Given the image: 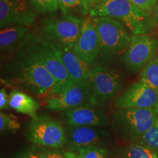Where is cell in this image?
Returning <instances> with one entry per match:
<instances>
[{
  "label": "cell",
  "instance_id": "ffe728a7",
  "mask_svg": "<svg viewBox=\"0 0 158 158\" xmlns=\"http://www.w3.org/2000/svg\"><path fill=\"white\" fill-rule=\"evenodd\" d=\"M63 15H72L85 19L89 15L91 7L86 0H58Z\"/></svg>",
  "mask_w": 158,
  "mask_h": 158
},
{
  "label": "cell",
  "instance_id": "4fadbf2b",
  "mask_svg": "<svg viewBox=\"0 0 158 158\" xmlns=\"http://www.w3.org/2000/svg\"><path fill=\"white\" fill-rule=\"evenodd\" d=\"M158 100V91L140 81L134 82L114 100V108H154Z\"/></svg>",
  "mask_w": 158,
  "mask_h": 158
},
{
  "label": "cell",
  "instance_id": "484cf974",
  "mask_svg": "<svg viewBox=\"0 0 158 158\" xmlns=\"http://www.w3.org/2000/svg\"><path fill=\"white\" fill-rule=\"evenodd\" d=\"M129 1L149 15L153 13L157 2V0H129Z\"/></svg>",
  "mask_w": 158,
  "mask_h": 158
},
{
  "label": "cell",
  "instance_id": "ba28073f",
  "mask_svg": "<svg viewBox=\"0 0 158 158\" xmlns=\"http://www.w3.org/2000/svg\"><path fill=\"white\" fill-rule=\"evenodd\" d=\"M91 86L90 104L102 107L121 93L123 81L116 71L94 65L89 77Z\"/></svg>",
  "mask_w": 158,
  "mask_h": 158
},
{
  "label": "cell",
  "instance_id": "603a6c76",
  "mask_svg": "<svg viewBox=\"0 0 158 158\" xmlns=\"http://www.w3.org/2000/svg\"><path fill=\"white\" fill-rule=\"evenodd\" d=\"M30 5L40 14H52L59 9L58 0H28Z\"/></svg>",
  "mask_w": 158,
  "mask_h": 158
},
{
  "label": "cell",
  "instance_id": "5bb4252c",
  "mask_svg": "<svg viewBox=\"0 0 158 158\" xmlns=\"http://www.w3.org/2000/svg\"><path fill=\"white\" fill-rule=\"evenodd\" d=\"M36 11L27 0H0V27H31L36 21Z\"/></svg>",
  "mask_w": 158,
  "mask_h": 158
},
{
  "label": "cell",
  "instance_id": "f546056e",
  "mask_svg": "<svg viewBox=\"0 0 158 158\" xmlns=\"http://www.w3.org/2000/svg\"><path fill=\"white\" fill-rule=\"evenodd\" d=\"M86 2H87L88 5H89V7L92 8V7H94V5H98V3L101 2L102 0H86Z\"/></svg>",
  "mask_w": 158,
  "mask_h": 158
},
{
  "label": "cell",
  "instance_id": "30bf717a",
  "mask_svg": "<svg viewBox=\"0 0 158 158\" xmlns=\"http://www.w3.org/2000/svg\"><path fill=\"white\" fill-rule=\"evenodd\" d=\"M68 150L77 152L81 148L97 147L107 148L113 143L110 133L102 127H71L66 128Z\"/></svg>",
  "mask_w": 158,
  "mask_h": 158
},
{
  "label": "cell",
  "instance_id": "3957f363",
  "mask_svg": "<svg viewBox=\"0 0 158 158\" xmlns=\"http://www.w3.org/2000/svg\"><path fill=\"white\" fill-rule=\"evenodd\" d=\"M158 114L155 108H114L110 122L116 137L126 143L138 142L155 124Z\"/></svg>",
  "mask_w": 158,
  "mask_h": 158
},
{
  "label": "cell",
  "instance_id": "8fae6325",
  "mask_svg": "<svg viewBox=\"0 0 158 158\" xmlns=\"http://www.w3.org/2000/svg\"><path fill=\"white\" fill-rule=\"evenodd\" d=\"M89 79L76 83L61 93L45 99V108L50 110L62 112L70 108L90 103Z\"/></svg>",
  "mask_w": 158,
  "mask_h": 158
},
{
  "label": "cell",
  "instance_id": "9a60e30c",
  "mask_svg": "<svg viewBox=\"0 0 158 158\" xmlns=\"http://www.w3.org/2000/svg\"><path fill=\"white\" fill-rule=\"evenodd\" d=\"M78 56L86 62L94 64L100 53L98 29L92 17L85 18L78 40L73 48Z\"/></svg>",
  "mask_w": 158,
  "mask_h": 158
},
{
  "label": "cell",
  "instance_id": "e0dca14e",
  "mask_svg": "<svg viewBox=\"0 0 158 158\" xmlns=\"http://www.w3.org/2000/svg\"><path fill=\"white\" fill-rule=\"evenodd\" d=\"M30 31L28 27L14 25L4 27L0 32V48L2 51H13L22 43Z\"/></svg>",
  "mask_w": 158,
  "mask_h": 158
},
{
  "label": "cell",
  "instance_id": "f1b7e54d",
  "mask_svg": "<svg viewBox=\"0 0 158 158\" xmlns=\"http://www.w3.org/2000/svg\"><path fill=\"white\" fill-rule=\"evenodd\" d=\"M153 19L154 21H155V28H157L158 29V1L157 2V5H156L155 10L153 11Z\"/></svg>",
  "mask_w": 158,
  "mask_h": 158
},
{
  "label": "cell",
  "instance_id": "d6a6232c",
  "mask_svg": "<svg viewBox=\"0 0 158 158\" xmlns=\"http://www.w3.org/2000/svg\"><path fill=\"white\" fill-rule=\"evenodd\" d=\"M110 158H127V157H118V156H117V157H110Z\"/></svg>",
  "mask_w": 158,
  "mask_h": 158
},
{
  "label": "cell",
  "instance_id": "1f68e13d",
  "mask_svg": "<svg viewBox=\"0 0 158 158\" xmlns=\"http://www.w3.org/2000/svg\"><path fill=\"white\" fill-rule=\"evenodd\" d=\"M155 108L156 110H157V113H158V100H157V103H156V105H155Z\"/></svg>",
  "mask_w": 158,
  "mask_h": 158
},
{
  "label": "cell",
  "instance_id": "cb8c5ba5",
  "mask_svg": "<svg viewBox=\"0 0 158 158\" xmlns=\"http://www.w3.org/2000/svg\"><path fill=\"white\" fill-rule=\"evenodd\" d=\"M20 127L19 121L15 115L0 112V131L2 134L17 131L20 129Z\"/></svg>",
  "mask_w": 158,
  "mask_h": 158
},
{
  "label": "cell",
  "instance_id": "277c9868",
  "mask_svg": "<svg viewBox=\"0 0 158 158\" xmlns=\"http://www.w3.org/2000/svg\"><path fill=\"white\" fill-rule=\"evenodd\" d=\"M22 44L54 78L56 86L54 95L61 93L72 86L68 71L59 59L54 44L50 40L43 35L30 32Z\"/></svg>",
  "mask_w": 158,
  "mask_h": 158
},
{
  "label": "cell",
  "instance_id": "836d02e7",
  "mask_svg": "<svg viewBox=\"0 0 158 158\" xmlns=\"http://www.w3.org/2000/svg\"><path fill=\"white\" fill-rule=\"evenodd\" d=\"M157 1H158V0H157Z\"/></svg>",
  "mask_w": 158,
  "mask_h": 158
},
{
  "label": "cell",
  "instance_id": "ac0fdd59",
  "mask_svg": "<svg viewBox=\"0 0 158 158\" xmlns=\"http://www.w3.org/2000/svg\"><path fill=\"white\" fill-rule=\"evenodd\" d=\"M10 107L18 113L35 118L37 116V112L40 108V104L29 94L19 89H13L9 94Z\"/></svg>",
  "mask_w": 158,
  "mask_h": 158
},
{
  "label": "cell",
  "instance_id": "4316f807",
  "mask_svg": "<svg viewBox=\"0 0 158 158\" xmlns=\"http://www.w3.org/2000/svg\"><path fill=\"white\" fill-rule=\"evenodd\" d=\"M10 107V96L5 88L0 89V109L2 111L8 109Z\"/></svg>",
  "mask_w": 158,
  "mask_h": 158
},
{
  "label": "cell",
  "instance_id": "7a4b0ae2",
  "mask_svg": "<svg viewBox=\"0 0 158 158\" xmlns=\"http://www.w3.org/2000/svg\"><path fill=\"white\" fill-rule=\"evenodd\" d=\"M89 16L116 20L122 23L132 35H149L155 29L153 17L129 0H102L90 9Z\"/></svg>",
  "mask_w": 158,
  "mask_h": 158
},
{
  "label": "cell",
  "instance_id": "2e32d148",
  "mask_svg": "<svg viewBox=\"0 0 158 158\" xmlns=\"http://www.w3.org/2000/svg\"><path fill=\"white\" fill-rule=\"evenodd\" d=\"M53 44L59 59L70 76L71 84L73 85L76 83L87 80L94 64L80 58L72 49L54 43Z\"/></svg>",
  "mask_w": 158,
  "mask_h": 158
},
{
  "label": "cell",
  "instance_id": "83f0119b",
  "mask_svg": "<svg viewBox=\"0 0 158 158\" xmlns=\"http://www.w3.org/2000/svg\"><path fill=\"white\" fill-rule=\"evenodd\" d=\"M39 158H65L64 151L51 150L39 154Z\"/></svg>",
  "mask_w": 158,
  "mask_h": 158
},
{
  "label": "cell",
  "instance_id": "9c48e42d",
  "mask_svg": "<svg viewBox=\"0 0 158 158\" xmlns=\"http://www.w3.org/2000/svg\"><path fill=\"white\" fill-rule=\"evenodd\" d=\"M157 48V39L149 34L132 35L131 42L124 51L122 61L130 72L138 73L155 56Z\"/></svg>",
  "mask_w": 158,
  "mask_h": 158
},
{
  "label": "cell",
  "instance_id": "d4e9b609",
  "mask_svg": "<svg viewBox=\"0 0 158 158\" xmlns=\"http://www.w3.org/2000/svg\"><path fill=\"white\" fill-rule=\"evenodd\" d=\"M79 158H108L109 151L107 148L89 147L79 149L77 151Z\"/></svg>",
  "mask_w": 158,
  "mask_h": 158
},
{
  "label": "cell",
  "instance_id": "7402d4cb",
  "mask_svg": "<svg viewBox=\"0 0 158 158\" xmlns=\"http://www.w3.org/2000/svg\"><path fill=\"white\" fill-rule=\"evenodd\" d=\"M138 142L147 146L158 155V116L155 124L144 133Z\"/></svg>",
  "mask_w": 158,
  "mask_h": 158
},
{
  "label": "cell",
  "instance_id": "5b68a950",
  "mask_svg": "<svg viewBox=\"0 0 158 158\" xmlns=\"http://www.w3.org/2000/svg\"><path fill=\"white\" fill-rule=\"evenodd\" d=\"M95 23L100 45V54L110 59L124 52L131 42L132 35L116 20L106 17L92 18Z\"/></svg>",
  "mask_w": 158,
  "mask_h": 158
},
{
  "label": "cell",
  "instance_id": "44dd1931",
  "mask_svg": "<svg viewBox=\"0 0 158 158\" xmlns=\"http://www.w3.org/2000/svg\"><path fill=\"white\" fill-rule=\"evenodd\" d=\"M140 81L158 91V54L141 70Z\"/></svg>",
  "mask_w": 158,
  "mask_h": 158
},
{
  "label": "cell",
  "instance_id": "8992f818",
  "mask_svg": "<svg viewBox=\"0 0 158 158\" xmlns=\"http://www.w3.org/2000/svg\"><path fill=\"white\" fill-rule=\"evenodd\" d=\"M26 137L37 146L60 149L66 144V130L58 120L48 116L37 115L27 124Z\"/></svg>",
  "mask_w": 158,
  "mask_h": 158
},
{
  "label": "cell",
  "instance_id": "4dcf8cb0",
  "mask_svg": "<svg viewBox=\"0 0 158 158\" xmlns=\"http://www.w3.org/2000/svg\"><path fill=\"white\" fill-rule=\"evenodd\" d=\"M21 158H39V154H29V155L24 156V157H21Z\"/></svg>",
  "mask_w": 158,
  "mask_h": 158
},
{
  "label": "cell",
  "instance_id": "6da1fadb",
  "mask_svg": "<svg viewBox=\"0 0 158 158\" xmlns=\"http://www.w3.org/2000/svg\"><path fill=\"white\" fill-rule=\"evenodd\" d=\"M7 81L24 89L37 98H50L56 82L54 77L22 43L7 64Z\"/></svg>",
  "mask_w": 158,
  "mask_h": 158
},
{
  "label": "cell",
  "instance_id": "d6986e66",
  "mask_svg": "<svg viewBox=\"0 0 158 158\" xmlns=\"http://www.w3.org/2000/svg\"><path fill=\"white\" fill-rule=\"evenodd\" d=\"M111 157L127 158H158V155L147 146L134 142L114 149L110 152Z\"/></svg>",
  "mask_w": 158,
  "mask_h": 158
},
{
  "label": "cell",
  "instance_id": "52a82bcc",
  "mask_svg": "<svg viewBox=\"0 0 158 158\" xmlns=\"http://www.w3.org/2000/svg\"><path fill=\"white\" fill-rule=\"evenodd\" d=\"M85 19L72 15L46 18L40 23L42 35L54 44L72 49L78 40Z\"/></svg>",
  "mask_w": 158,
  "mask_h": 158
},
{
  "label": "cell",
  "instance_id": "7c38bea8",
  "mask_svg": "<svg viewBox=\"0 0 158 158\" xmlns=\"http://www.w3.org/2000/svg\"><path fill=\"white\" fill-rule=\"evenodd\" d=\"M62 122L71 127H106L109 119L102 107L86 103L64 110L61 113Z\"/></svg>",
  "mask_w": 158,
  "mask_h": 158
}]
</instances>
